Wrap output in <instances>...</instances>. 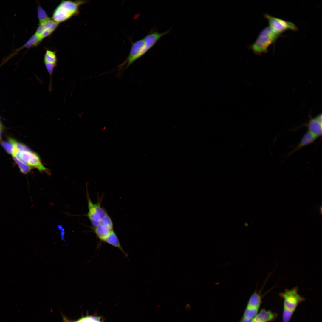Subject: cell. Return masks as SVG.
<instances>
[{"label": "cell", "mask_w": 322, "mask_h": 322, "mask_svg": "<svg viewBox=\"0 0 322 322\" xmlns=\"http://www.w3.org/2000/svg\"><path fill=\"white\" fill-rule=\"evenodd\" d=\"M169 32L167 31L163 32L157 31L152 32L143 38L132 44L129 55L125 61V68L145 54L153 47L161 37Z\"/></svg>", "instance_id": "obj_1"}, {"label": "cell", "mask_w": 322, "mask_h": 322, "mask_svg": "<svg viewBox=\"0 0 322 322\" xmlns=\"http://www.w3.org/2000/svg\"><path fill=\"white\" fill-rule=\"evenodd\" d=\"M87 3L85 0H62L54 10L52 18L59 24L79 14V7Z\"/></svg>", "instance_id": "obj_2"}, {"label": "cell", "mask_w": 322, "mask_h": 322, "mask_svg": "<svg viewBox=\"0 0 322 322\" xmlns=\"http://www.w3.org/2000/svg\"><path fill=\"white\" fill-rule=\"evenodd\" d=\"M281 35L272 29L269 26L264 28L260 32L255 42L252 46L254 52L258 55L267 53L268 48L271 44H274Z\"/></svg>", "instance_id": "obj_3"}, {"label": "cell", "mask_w": 322, "mask_h": 322, "mask_svg": "<svg viewBox=\"0 0 322 322\" xmlns=\"http://www.w3.org/2000/svg\"><path fill=\"white\" fill-rule=\"evenodd\" d=\"M298 287L284 290L279 293V296L283 300V313L293 315L298 305L305 301L304 297L298 293Z\"/></svg>", "instance_id": "obj_4"}, {"label": "cell", "mask_w": 322, "mask_h": 322, "mask_svg": "<svg viewBox=\"0 0 322 322\" xmlns=\"http://www.w3.org/2000/svg\"><path fill=\"white\" fill-rule=\"evenodd\" d=\"M87 199L88 211L86 216L90 220L92 227L96 226L107 214L106 211L101 206L100 202L93 203L89 196L87 188Z\"/></svg>", "instance_id": "obj_5"}, {"label": "cell", "mask_w": 322, "mask_h": 322, "mask_svg": "<svg viewBox=\"0 0 322 322\" xmlns=\"http://www.w3.org/2000/svg\"><path fill=\"white\" fill-rule=\"evenodd\" d=\"M264 16L267 20L269 26L281 35L287 30L296 31L298 30L295 25L291 22L275 17L268 13L264 14Z\"/></svg>", "instance_id": "obj_6"}, {"label": "cell", "mask_w": 322, "mask_h": 322, "mask_svg": "<svg viewBox=\"0 0 322 322\" xmlns=\"http://www.w3.org/2000/svg\"><path fill=\"white\" fill-rule=\"evenodd\" d=\"M59 24L50 18L44 23L38 24L35 33L43 39L52 34Z\"/></svg>", "instance_id": "obj_7"}, {"label": "cell", "mask_w": 322, "mask_h": 322, "mask_svg": "<svg viewBox=\"0 0 322 322\" xmlns=\"http://www.w3.org/2000/svg\"><path fill=\"white\" fill-rule=\"evenodd\" d=\"M277 313L270 310L261 309L253 318L251 322H270L276 319Z\"/></svg>", "instance_id": "obj_8"}, {"label": "cell", "mask_w": 322, "mask_h": 322, "mask_svg": "<svg viewBox=\"0 0 322 322\" xmlns=\"http://www.w3.org/2000/svg\"><path fill=\"white\" fill-rule=\"evenodd\" d=\"M265 283V282L263 286ZM262 288L258 291H257V288H256L249 298L246 308L259 309L262 298V296L261 295V290Z\"/></svg>", "instance_id": "obj_9"}, {"label": "cell", "mask_w": 322, "mask_h": 322, "mask_svg": "<svg viewBox=\"0 0 322 322\" xmlns=\"http://www.w3.org/2000/svg\"><path fill=\"white\" fill-rule=\"evenodd\" d=\"M92 229L97 238L100 242H103L113 229H111L107 226L100 222Z\"/></svg>", "instance_id": "obj_10"}, {"label": "cell", "mask_w": 322, "mask_h": 322, "mask_svg": "<svg viewBox=\"0 0 322 322\" xmlns=\"http://www.w3.org/2000/svg\"><path fill=\"white\" fill-rule=\"evenodd\" d=\"M318 138L309 131H307L302 137L301 141L296 147L290 152L289 156L302 147L313 143Z\"/></svg>", "instance_id": "obj_11"}, {"label": "cell", "mask_w": 322, "mask_h": 322, "mask_svg": "<svg viewBox=\"0 0 322 322\" xmlns=\"http://www.w3.org/2000/svg\"><path fill=\"white\" fill-rule=\"evenodd\" d=\"M103 242L119 249L122 252L126 257H127V254L122 247L118 237L114 230H112L110 233Z\"/></svg>", "instance_id": "obj_12"}, {"label": "cell", "mask_w": 322, "mask_h": 322, "mask_svg": "<svg viewBox=\"0 0 322 322\" xmlns=\"http://www.w3.org/2000/svg\"><path fill=\"white\" fill-rule=\"evenodd\" d=\"M307 127L308 131L318 138L322 134V123L318 122L315 117L310 119Z\"/></svg>", "instance_id": "obj_13"}, {"label": "cell", "mask_w": 322, "mask_h": 322, "mask_svg": "<svg viewBox=\"0 0 322 322\" xmlns=\"http://www.w3.org/2000/svg\"><path fill=\"white\" fill-rule=\"evenodd\" d=\"M43 39L42 38L35 33L23 45L17 49L16 50L15 52H14L11 55H14V54H15V53L21 49L25 48H29L35 47L40 44Z\"/></svg>", "instance_id": "obj_14"}, {"label": "cell", "mask_w": 322, "mask_h": 322, "mask_svg": "<svg viewBox=\"0 0 322 322\" xmlns=\"http://www.w3.org/2000/svg\"><path fill=\"white\" fill-rule=\"evenodd\" d=\"M44 62L57 65V59L55 51L46 49L44 56Z\"/></svg>", "instance_id": "obj_15"}, {"label": "cell", "mask_w": 322, "mask_h": 322, "mask_svg": "<svg viewBox=\"0 0 322 322\" xmlns=\"http://www.w3.org/2000/svg\"><path fill=\"white\" fill-rule=\"evenodd\" d=\"M37 14L39 24L44 23L51 18L49 17L45 11L40 6H38L37 8Z\"/></svg>", "instance_id": "obj_16"}, {"label": "cell", "mask_w": 322, "mask_h": 322, "mask_svg": "<svg viewBox=\"0 0 322 322\" xmlns=\"http://www.w3.org/2000/svg\"><path fill=\"white\" fill-rule=\"evenodd\" d=\"M13 157L14 161L18 165L20 171L22 173L24 174H27L32 169L31 167L18 160L15 156H13Z\"/></svg>", "instance_id": "obj_17"}, {"label": "cell", "mask_w": 322, "mask_h": 322, "mask_svg": "<svg viewBox=\"0 0 322 322\" xmlns=\"http://www.w3.org/2000/svg\"><path fill=\"white\" fill-rule=\"evenodd\" d=\"M9 140L13 144L16 151H31L30 149L26 145L19 142L14 139L9 138Z\"/></svg>", "instance_id": "obj_18"}, {"label": "cell", "mask_w": 322, "mask_h": 322, "mask_svg": "<svg viewBox=\"0 0 322 322\" xmlns=\"http://www.w3.org/2000/svg\"><path fill=\"white\" fill-rule=\"evenodd\" d=\"M1 144L7 152L10 154L13 155L16 150L13 143L10 140L9 141H2L1 142Z\"/></svg>", "instance_id": "obj_19"}, {"label": "cell", "mask_w": 322, "mask_h": 322, "mask_svg": "<svg viewBox=\"0 0 322 322\" xmlns=\"http://www.w3.org/2000/svg\"><path fill=\"white\" fill-rule=\"evenodd\" d=\"M101 222L107 226L111 229H113V226L112 221L108 213L103 218Z\"/></svg>", "instance_id": "obj_20"}, {"label": "cell", "mask_w": 322, "mask_h": 322, "mask_svg": "<svg viewBox=\"0 0 322 322\" xmlns=\"http://www.w3.org/2000/svg\"><path fill=\"white\" fill-rule=\"evenodd\" d=\"M75 322H101L97 318L88 316L83 318Z\"/></svg>", "instance_id": "obj_21"}, {"label": "cell", "mask_w": 322, "mask_h": 322, "mask_svg": "<svg viewBox=\"0 0 322 322\" xmlns=\"http://www.w3.org/2000/svg\"><path fill=\"white\" fill-rule=\"evenodd\" d=\"M315 119L319 122L322 123V114H320L315 117Z\"/></svg>", "instance_id": "obj_22"}, {"label": "cell", "mask_w": 322, "mask_h": 322, "mask_svg": "<svg viewBox=\"0 0 322 322\" xmlns=\"http://www.w3.org/2000/svg\"><path fill=\"white\" fill-rule=\"evenodd\" d=\"M252 320L245 319L242 317L239 322H251Z\"/></svg>", "instance_id": "obj_23"}, {"label": "cell", "mask_w": 322, "mask_h": 322, "mask_svg": "<svg viewBox=\"0 0 322 322\" xmlns=\"http://www.w3.org/2000/svg\"><path fill=\"white\" fill-rule=\"evenodd\" d=\"M1 130H0V139L1 138Z\"/></svg>", "instance_id": "obj_24"}]
</instances>
